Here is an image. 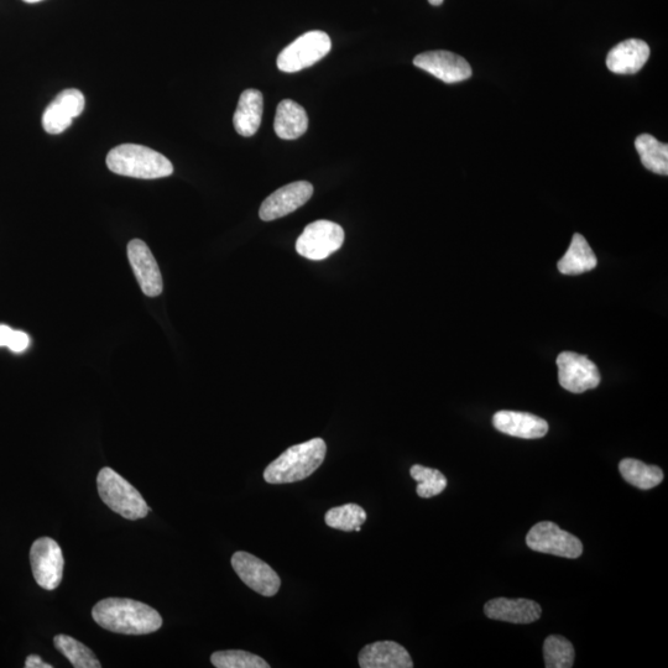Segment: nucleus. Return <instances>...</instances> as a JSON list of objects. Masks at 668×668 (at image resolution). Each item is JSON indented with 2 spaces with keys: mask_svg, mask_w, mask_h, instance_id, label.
<instances>
[{
  "mask_svg": "<svg viewBox=\"0 0 668 668\" xmlns=\"http://www.w3.org/2000/svg\"><path fill=\"white\" fill-rule=\"evenodd\" d=\"M92 618L101 628L124 635H148L163 626V618L154 608L127 598L101 600L93 608Z\"/></svg>",
  "mask_w": 668,
  "mask_h": 668,
  "instance_id": "f257e3e1",
  "label": "nucleus"
},
{
  "mask_svg": "<svg viewBox=\"0 0 668 668\" xmlns=\"http://www.w3.org/2000/svg\"><path fill=\"white\" fill-rule=\"evenodd\" d=\"M326 442L322 438L300 443L286 450L266 467L264 479L269 484L301 482L312 476L325 462Z\"/></svg>",
  "mask_w": 668,
  "mask_h": 668,
  "instance_id": "f03ea898",
  "label": "nucleus"
},
{
  "mask_svg": "<svg viewBox=\"0 0 668 668\" xmlns=\"http://www.w3.org/2000/svg\"><path fill=\"white\" fill-rule=\"evenodd\" d=\"M107 166L114 174L143 180L163 179L174 172L166 156L138 144H122L109 151Z\"/></svg>",
  "mask_w": 668,
  "mask_h": 668,
  "instance_id": "7ed1b4c3",
  "label": "nucleus"
},
{
  "mask_svg": "<svg viewBox=\"0 0 668 668\" xmlns=\"http://www.w3.org/2000/svg\"><path fill=\"white\" fill-rule=\"evenodd\" d=\"M97 489L103 503L124 519L134 521L149 514L143 495L112 468L104 467L98 473Z\"/></svg>",
  "mask_w": 668,
  "mask_h": 668,
  "instance_id": "20e7f679",
  "label": "nucleus"
},
{
  "mask_svg": "<svg viewBox=\"0 0 668 668\" xmlns=\"http://www.w3.org/2000/svg\"><path fill=\"white\" fill-rule=\"evenodd\" d=\"M332 49L330 36L323 31H309L280 52V71L294 73L307 69L326 57Z\"/></svg>",
  "mask_w": 668,
  "mask_h": 668,
  "instance_id": "39448f33",
  "label": "nucleus"
},
{
  "mask_svg": "<svg viewBox=\"0 0 668 668\" xmlns=\"http://www.w3.org/2000/svg\"><path fill=\"white\" fill-rule=\"evenodd\" d=\"M31 570L36 583L45 591H55L64 577L65 558L61 547L50 537H40L31 546Z\"/></svg>",
  "mask_w": 668,
  "mask_h": 668,
  "instance_id": "423d86ee",
  "label": "nucleus"
},
{
  "mask_svg": "<svg viewBox=\"0 0 668 668\" xmlns=\"http://www.w3.org/2000/svg\"><path fill=\"white\" fill-rule=\"evenodd\" d=\"M346 234L339 224L316 221L305 228L296 242L297 253L306 259L323 260L341 249Z\"/></svg>",
  "mask_w": 668,
  "mask_h": 668,
  "instance_id": "0eeeda50",
  "label": "nucleus"
},
{
  "mask_svg": "<svg viewBox=\"0 0 668 668\" xmlns=\"http://www.w3.org/2000/svg\"><path fill=\"white\" fill-rule=\"evenodd\" d=\"M526 544L531 550L558 557L578 558L583 553L582 541L551 521H542L532 527L526 536Z\"/></svg>",
  "mask_w": 668,
  "mask_h": 668,
  "instance_id": "6e6552de",
  "label": "nucleus"
},
{
  "mask_svg": "<svg viewBox=\"0 0 668 668\" xmlns=\"http://www.w3.org/2000/svg\"><path fill=\"white\" fill-rule=\"evenodd\" d=\"M558 382L573 394L596 389L600 384V372L588 357L574 352H562L557 357Z\"/></svg>",
  "mask_w": 668,
  "mask_h": 668,
  "instance_id": "1a4fd4ad",
  "label": "nucleus"
},
{
  "mask_svg": "<svg viewBox=\"0 0 668 668\" xmlns=\"http://www.w3.org/2000/svg\"><path fill=\"white\" fill-rule=\"evenodd\" d=\"M232 567L245 586L264 597H274L281 587L279 574L252 553L239 551L232 557Z\"/></svg>",
  "mask_w": 668,
  "mask_h": 668,
  "instance_id": "9d476101",
  "label": "nucleus"
},
{
  "mask_svg": "<svg viewBox=\"0 0 668 668\" xmlns=\"http://www.w3.org/2000/svg\"><path fill=\"white\" fill-rule=\"evenodd\" d=\"M313 186L307 181L292 182L271 193L260 207L259 216L264 222L275 221L299 210L310 201Z\"/></svg>",
  "mask_w": 668,
  "mask_h": 668,
  "instance_id": "9b49d317",
  "label": "nucleus"
},
{
  "mask_svg": "<svg viewBox=\"0 0 668 668\" xmlns=\"http://www.w3.org/2000/svg\"><path fill=\"white\" fill-rule=\"evenodd\" d=\"M414 65L445 83H458L472 76V67L463 57L450 51H429L417 55Z\"/></svg>",
  "mask_w": 668,
  "mask_h": 668,
  "instance_id": "f8f14e48",
  "label": "nucleus"
},
{
  "mask_svg": "<svg viewBox=\"0 0 668 668\" xmlns=\"http://www.w3.org/2000/svg\"><path fill=\"white\" fill-rule=\"evenodd\" d=\"M128 259L144 295H161L164 290L163 276L153 253L143 240L134 239L128 244Z\"/></svg>",
  "mask_w": 668,
  "mask_h": 668,
  "instance_id": "ddd939ff",
  "label": "nucleus"
},
{
  "mask_svg": "<svg viewBox=\"0 0 668 668\" xmlns=\"http://www.w3.org/2000/svg\"><path fill=\"white\" fill-rule=\"evenodd\" d=\"M86 99L81 91L71 88L59 93L43 114V127L49 134H61L71 127L73 119L85 111Z\"/></svg>",
  "mask_w": 668,
  "mask_h": 668,
  "instance_id": "4468645a",
  "label": "nucleus"
},
{
  "mask_svg": "<svg viewBox=\"0 0 668 668\" xmlns=\"http://www.w3.org/2000/svg\"><path fill=\"white\" fill-rule=\"evenodd\" d=\"M488 618L513 624H531L541 618L542 609L530 599L497 598L484 605Z\"/></svg>",
  "mask_w": 668,
  "mask_h": 668,
  "instance_id": "2eb2a0df",
  "label": "nucleus"
},
{
  "mask_svg": "<svg viewBox=\"0 0 668 668\" xmlns=\"http://www.w3.org/2000/svg\"><path fill=\"white\" fill-rule=\"evenodd\" d=\"M495 429L505 435L535 440L549 432V424L539 416L519 411H499L493 417Z\"/></svg>",
  "mask_w": 668,
  "mask_h": 668,
  "instance_id": "dca6fc26",
  "label": "nucleus"
},
{
  "mask_svg": "<svg viewBox=\"0 0 668 668\" xmlns=\"http://www.w3.org/2000/svg\"><path fill=\"white\" fill-rule=\"evenodd\" d=\"M359 666L362 668H412L409 652L395 641H377L364 646L359 652Z\"/></svg>",
  "mask_w": 668,
  "mask_h": 668,
  "instance_id": "f3484780",
  "label": "nucleus"
},
{
  "mask_svg": "<svg viewBox=\"0 0 668 668\" xmlns=\"http://www.w3.org/2000/svg\"><path fill=\"white\" fill-rule=\"evenodd\" d=\"M649 57L650 48L645 41L629 39L610 50L607 66L617 75H634L643 69Z\"/></svg>",
  "mask_w": 668,
  "mask_h": 668,
  "instance_id": "a211bd4d",
  "label": "nucleus"
},
{
  "mask_svg": "<svg viewBox=\"0 0 668 668\" xmlns=\"http://www.w3.org/2000/svg\"><path fill=\"white\" fill-rule=\"evenodd\" d=\"M264 111V97L258 90H247L239 98L233 124L237 133L242 137H253L262 124Z\"/></svg>",
  "mask_w": 668,
  "mask_h": 668,
  "instance_id": "6ab92c4d",
  "label": "nucleus"
},
{
  "mask_svg": "<svg viewBox=\"0 0 668 668\" xmlns=\"http://www.w3.org/2000/svg\"><path fill=\"white\" fill-rule=\"evenodd\" d=\"M309 128V118L299 103L285 99L276 109L274 130L279 138L294 140L302 137Z\"/></svg>",
  "mask_w": 668,
  "mask_h": 668,
  "instance_id": "aec40b11",
  "label": "nucleus"
},
{
  "mask_svg": "<svg viewBox=\"0 0 668 668\" xmlns=\"http://www.w3.org/2000/svg\"><path fill=\"white\" fill-rule=\"evenodd\" d=\"M597 257L582 234L576 233L570 248L557 264L563 275H581L597 268Z\"/></svg>",
  "mask_w": 668,
  "mask_h": 668,
  "instance_id": "412c9836",
  "label": "nucleus"
},
{
  "mask_svg": "<svg viewBox=\"0 0 668 668\" xmlns=\"http://www.w3.org/2000/svg\"><path fill=\"white\" fill-rule=\"evenodd\" d=\"M621 477L634 487L649 490L657 487L664 480V472L656 466H647L634 458H626L619 464Z\"/></svg>",
  "mask_w": 668,
  "mask_h": 668,
  "instance_id": "4be33fe9",
  "label": "nucleus"
},
{
  "mask_svg": "<svg viewBox=\"0 0 668 668\" xmlns=\"http://www.w3.org/2000/svg\"><path fill=\"white\" fill-rule=\"evenodd\" d=\"M641 163L657 175H668V145L650 134H641L635 140Z\"/></svg>",
  "mask_w": 668,
  "mask_h": 668,
  "instance_id": "5701e85b",
  "label": "nucleus"
},
{
  "mask_svg": "<svg viewBox=\"0 0 668 668\" xmlns=\"http://www.w3.org/2000/svg\"><path fill=\"white\" fill-rule=\"evenodd\" d=\"M54 645L71 665L76 668H99L101 662L98 661L95 652L80 641L71 638L69 635H56Z\"/></svg>",
  "mask_w": 668,
  "mask_h": 668,
  "instance_id": "b1692460",
  "label": "nucleus"
},
{
  "mask_svg": "<svg viewBox=\"0 0 668 668\" xmlns=\"http://www.w3.org/2000/svg\"><path fill=\"white\" fill-rule=\"evenodd\" d=\"M325 521L332 529L352 532L367 521V513L360 505L346 504L328 510Z\"/></svg>",
  "mask_w": 668,
  "mask_h": 668,
  "instance_id": "393cba45",
  "label": "nucleus"
},
{
  "mask_svg": "<svg viewBox=\"0 0 668 668\" xmlns=\"http://www.w3.org/2000/svg\"><path fill=\"white\" fill-rule=\"evenodd\" d=\"M574 647L571 641L560 635H551L544 643V659L547 668H571L574 665Z\"/></svg>",
  "mask_w": 668,
  "mask_h": 668,
  "instance_id": "a878e982",
  "label": "nucleus"
},
{
  "mask_svg": "<svg viewBox=\"0 0 668 668\" xmlns=\"http://www.w3.org/2000/svg\"><path fill=\"white\" fill-rule=\"evenodd\" d=\"M412 479H415L417 485V495L420 498L429 499L441 494L447 488V479L437 469L427 468L415 464L410 469Z\"/></svg>",
  "mask_w": 668,
  "mask_h": 668,
  "instance_id": "bb28decb",
  "label": "nucleus"
},
{
  "mask_svg": "<svg viewBox=\"0 0 668 668\" xmlns=\"http://www.w3.org/2000/svg\"><path fill=\"white\" fill-rule=\"evenodd\" d=\"M212 665L217 668H269L262 657L243 650L217 651L211 656Z\"/></svg>",
  "mask_w": 668,
  "mask_h": 668,
  "instance_id": "cd10ccee",
  "label": "nucleus"
},
{
  "mask_svg": "<svg viewBox=\"0 0 668 668\" xmlns=\"http://www.w3.org/2000/svg\"><path fill=\"white\" fill-rule=\"evenodd\" d=\"M30 344V339L28 334L20 331H14L10 341L8 343V348L14 353H22L28 349Z\"/></svg>",
  "mask_w": 668,
  "mask_h": 668,
  "instance_id": "c85d7f7f",
  "label": "nucleus"
},
{
  "mask_svg": "<svg viewBox=\"0 0 668 668\" xmlns=\"http://www.w3.org/2000/svg\"><path fill=\"white\" fill-rule=\"evenodd\" d=\"M26 668H52V665L46 664L38 655H30L25 661Z\"/></svg>",
  "mask_w": 668,
  "mask_h": 668,
  "instance_id": "c756f323",
  "label": "nucleus"
},
{
  "mask_svg": "<svg viewBox=\"0 0 668 668\" xmlns=\"http://www.w3.org/2000/svg\"><path fill=\"white\" fill-rule=\"evenodd\" d=\"M13 332L14 331L12 328L5 325H0V347L8 346L10 337H12Z\"/></svg>",
  "mask_w": 668,
  "mask_h": 668,
  "instance_id": "7c9ffc66",
  "label": "nucleus"
},
{
  "mask_svg": "<svg viewBox=\"0 0 668 668\" xmlns=\"http://www.w3.org/2000/svg\"><path fill=\"white\" fill-rule=\"evenodd\" d=\"M431 5H435V7H438V5H441L445 0H429Z\"/></svg>",
  "mask_w": 668,
  "mask_h": 668,
  "instance_id": "2f4dec72",
  "label": "nucleus"
},
{
  "mask_svg": "<svg viewBox=\"0 0 668 668\" xmlns=\"http://www.w3.org/2000/svg\"><path fill=\"white\" fill-rule=\"evenodd\" d=\"M24 2L29 3V4H35V3L43 2V0H24Z\"/></svg>",
  "mask_w": 668,
  "mask_h": 668,
  "instance_id": "473e14b6",
  "label": "nucleus"
}]
</instances>
